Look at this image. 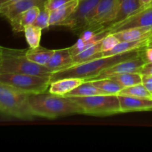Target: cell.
Instances as JSON below:
<instances>
[{
	"label": "cell",
	"instance_id": "cell-1",
	"mask_svg": "<svg viewBox=\"0 0 152 152\" xmlns=\"http://www.w3.org/2000/svg\"><path fill=\"white\" fill-rule=\"evenodd\" d=\"M29 104L34 117L55 119L83 114L81 107L71 97L53 94L50 92L29 95Z\"/></svg>",
	"mask_w": 152,
	"mask_h": 152
},
{
	"label": "cell",
	"instance_id": "cell-2",
	"mask_svg": "<svg viewBox=\"0 0 152 152\" xmlns=\"http://www.w3.org/2000/svg\"><path fill=\"white\" fill-rule=\"evenodd\" d=\"M142 49L134 50V51L123 53V54L92 59V60L70 67L67 69L53 73L50 76V83L55 80H59V79L67 78V77L83 79L85 81L91 80L97 77L105 69H107L109 67L121 61L138 55Z\"/></svg>",
	"mask_w": 152,
	"mask_h": 152
},
{
	"label": "cell",
	"instance_id": "cell-3",
	"mask_svg": "<svg viewBox=\"0 0 152 152\" xmlns=\"http://www.w3.org/2000/svg\"><path fill=\"white\" fill-rule=\"evenodd\" d=\"M29 95L0 82V112L16 118L32 119Z\"/></svg>",
	"mask_w": 152,
	"mask_h": 152
},
{
	"label": "cell",
	"instance_id": "cell-4",
	"mask_svg": "<svg viewBox=\"0 0 152 152\" xmlns=\"http://www.w3.org/2000/svg\"><path fill=\"white\" fill-rule=\"evenodd\" d=\"M25 50L4 48L0 65V74H25L51 76L53 73L46 66L32 62L25 56Z\"/></svg>",
	"mask_w": 152,
	"mask_h": 152
},
{
	"label": "cell",
	"instance_id": "cell-5",
	"mask_svg": "<svg viewBox=\"0 0 152 152\" xmlns=\"http://www.w3.org/2000/svg\"><path fill=\"white\" fill-rule=\"evenodd\" d=\"M0 82L28 94L45 93L49 89L50 76L0 74Z\"/></svg>",
	"mask_w": 152,
	"mask_h": 152
},
{
	"label": "cell",
	"instance_id": "cell-6",
	"mask_svg": "<svg viewBox=\"0 0 152 152\" xmlns=\"http://www.w3.org/2000/svg\"><path fill=\"white\" fill-rule=\"evenodd\" d=\"M71 98L81 107L83 114L106 116L122 113L117 95L99 94Z\"/></svg>",
	"mask_w": 152,
	"mask_h": 152
},
{
	"label": "cell",
	"instance_id": "cell-7",
	"mask_svg": "<svg viewBox=\"0 0 152 152\" xmlns=\"http://www.w3.org/2000/svg\"><path fill=\"white\" fill-rule=\"evenodd\" d=\"M119 3V0H100L88 18L85 30L98 31L106 27L114 19Z\"/></svg>",
	"mask_w": 152,
	"mask_h": 152
},
{
	"label": "cell",
	"instance_id": "cell-8",
	"mask_svg": "<svg viewBox=\"0 0 152 152\" xmlns=\"http://www.w3.org/2000/svg\"><path fill=\"white\" fill-rule=\"evenodd\" d=\"M134 28H152V7L141 9L122 22L112 25L103 31L95 32L105 34H114L123 30Z\"/></svg>",
	"mask_w": 152,
	"mask_h": 152
},
{
	"label": "cell",
	"instance_id": "cell-9",
	"mask_svg": "<svg viewBox=\"0 0 152 152\" xmlns=\"http://www.w3.org/2000/svg\"><path fill=\"white\" fill-rule=\"evenodd\" d=\"M99 1L100 0H79L75 11L61 26L67 27L74 33H82L85 31L88 18Z\"/></svg>",
	"mask_w": 152,
	"mask_h": 152
},
{
	"label": "cell",
	"instance_id": "cell-10",
	"mask_svg": "<svg viewBox=\"0 0 152 152\" xmlns=\"http://www.w3.org/2000/svg\"><path fill=\"white\" fill-rule=\"evenodd\" d=\"M145 64H146V62H145V59L142 56V50H141L140 53L137 55V56L121 61V62L109 67L107 69H105L97 77H95L94 79L91 80L103 78H110V77L120 75V74H126V73H139L140 70Z\"/></svg>",
	"mask_w": 152,
	"mask_h": 152
},
{
	"label": "cell",
	"instance_id": "cell-11",
	"mask_svg": "<svg viewBox=\"0 0 152 152\" xmlns=\"http://www.w3.org/2000/svg\"><path fill=\"white\" fill-rule=\"evenodd\" d=\"M47 1L48 0H13L1 5L0 13L9 21L33 7L37 6L42 8L44 7Z\"/></svg>",
	"mask_w": 152,
	"mask_h": 152
},
{
	"label": "cell",
	"instance_id": "cell-12",
	"mask_svg": "<svg viewBox=\"0 0 152 152\" xmlns=\"http://www.w3.org/2000/svg\"><path fill=\"white\" fill-rule=\"evenodd\" d=\"M122 113L152 110V99L117 95Z\"/></svg>",
	"mask_w": 152,
	"mask_h": 152
},
{
	"label": "cell",
	"instance_id": "cell-13",
	"mask_svg": "<svg viewBox=\"0 0 152 152\" xmlns=\"http://www.w3.org/2000/svg\"><path fill=\"white\" fill-rule=\"evenodd\" d=\"M149 39H146L138 40V41L120 42L115 47L113 48L111 50L103 52L100 51L95 54L94 56L93 59L123 54V53H129V52L134 51V50H141V49L147 47Z\"/></svg>",
	"mask_w": 152,
	"mask_h": 152
},
{
	"label": "cell",
	"instance_id": "cell-14",
	"mask_svg": "<svg viewBox=\"0 0 152 152\" xmlns=\"http://www.w3.org/2000/svg\"><path fill=\"white\" fill-rule=\"evenodd\" d=\"M73 65V56L69 48L55 50L53 56L45 65L52 73L67 69Z\"/></svg>",
	"mask_w": 152,
	"mask_h": 152
},
{
	"label": "cell",
	"instance_id": "cell-15",
	"mask_svg": "<svg viewBox=\"0 0 152 152\" xmlns=\"http://www.w3.org/2000/svg\"><path fill=\"white\" fill-rule=\"evenodd\" d=\"M142 8H141L139 0H123V1H120V3H119L115 16H114L112 21L106 27H105L102 29L94 31L98 32V31H103V30L106 29V28H109V27L112 26V25H116V24L119 23V22L126 19V18H128L129 16L133 14V13L139 11Z\"/></svg>",
	"mask_w": 152,
	"mask_h": 152
},
{
	"label": "cell",
	"instance_id": "cell-16",
	"mask_svg": "<svg viewBox=\"0 0 152 152\" xmlns=\"http://www.w3.org/2000/svg\"><path fill=\"white\" fill-rule=\"evenodd\" d=\"M40 9L41 8L39 7L35 6L10 19L9 23L13 32H23L27 27L34 25L37 16L39 13Z\"/></svg>",
	"mask_w": 152,
	"mask_h": 152
},
{
	"label": "cell",
	"instance_id": "cell-17",
	"mask_svg": "<svg viewBox=\"0 0 152 152\" xmlns=\"http://www.w3.org/2000/svg\"><path fill=\"white\" fill-rule=\"evenodd\" d=\"M84 81L83 79L74 77L59 79L50 83L48 92L59 96H65L66 94L78 87Z\"/></svg>",
	"mask_w": 152,
	"mask_h": 152
},
{
	"label": "cell",
	"instance_id": "cell-18",
	"mask_svg": "<svg viewBox=\"0 0 152 152\" xmlns=\"http://www.w3.org/2000/svg\"><path fill=\"white\" fill-rule=\"evenodd\" d=\"M78 4L79 0H70L61 7L52 10L50 16V26H61V25L74 13Z\"/></svg>",
	"mask_w": 152,
	"mask_h": 152
},
{
	"label": "cell",
	"instance_id": "cell-19",
	"mask_svg": "<svg viewBox=\"0 0 152 152\" xmlns=\"http://www.w3.org/2000/svg\"><path fill=\"white\" fill-rule=\"evenodd\" d=\"M120 42L138 41L150 39L152 37V28H134L114 33Z\"/></svg>",
	"mask_w": 152,
	"mask_h": 152
},
{
	"label": "cell",
	"instance_id": "cell-20",
	"mask_svg": "<svg viewBox=\"0 0 152 152\" xmlns=\"http://www.w3.org/2000/svg\"><path fill=\"white\" fill-rule=\"evenodd\" d=\"M55 50H50L39 46L36 48H29L25 50V56L28 59L38 65L45 66L53 56Z\"/></svg>",
	"mask_w": 152,
	"mask_h": 152
},
{
	"label": "cell",
	"instance_id": "cell-21",
	"mask_svg": "<svg viewBox=\"0 0 152 152\" xmlns=\"http://www.w3.org/2000/svg\"><path fill=\"white\" fill-rule=\"evenodd\" d=\"M104 94L99 88L96 87L90 80L84 81L81 85L74 88L64 96L67 97H86L95 95Z\"/></svg>",
	"mask_w": 152,
	"mask_h": 152
},
{
	"label": "cell",
	"instance_id": "cell-22",
	"mask_svg": "<svg viewBox=\"0 0 152 152\" xmlns=\"http://www.w3.org/2000/svg\"><path fill=\"white\" fill-rule=\"evenodd\" d=\"M104 94L118 95L123 88L111 78H103L90 80Z\"/></svg>",
	"mask_w": 152,
	"mask_h": 152
},
{
	"label": "cell",
	"instance_id": "cell-23",
	"mask_svg": "<svg viewBox=\"0 0 152 152\" xmlns=\"http://www.w3.org/2000/svg\"><path fill=\"white\" fill-rule=\"evenodd\" d=\"M101 42H102V39L98 41L97 42L94 43V45H92L91 46L88 48L87 49H86L83 51L79 53L78 54L75 55V56H73L72 66L78 65V64L83 63V62H88V61L92 60L94 56L101 51Z\"/></svg>",
	"mask_w": 152,
	"mask_h": 152
},
{
	"label": "cell",
	"instance_id": "cell-24",
	"mask_svg": "<svg viewBox=\"0 0 152 152\" xmlns=\"http://www.w3.org/2000/svg\"><path fill=\"white\" fill-rule=\"evenodd\" d=\"M110 78L118 83L123 88L142 83V74L138 72L126 73Z\"/></svg>",
	"mask_w": 152,
	"mask_h": 152
},
{
	"label": "cell",
	"instance_id": "cell-25",
	"mask_svg": "<svg viewBox=\"0 0 152 152\" xmlns=\"http://www.w3.org/2000/svg\"><path fill=\"white\" fill-rule=\"evenodd\" d=\"M42 29L32 25L28 26L24 31L26 41L30 48H36L40 46Z\"/></svg>",
	"mask_w": 152,
	"mask_h": 152
},
{
	"label": "cell",
	"instance_id": "cell-26",
	"mask_svg": "<svg viewBox=\"0 0 152 152\" xmlns=\"http://www.w3.org/2000/svg\"><path fill=\"white\" fill-rule=\"evenodd\" d=\"M118 95L152 99V94L147 90V88L143 86L142 83L134 85V86H130V87L124 88L120 91Z\"/></svg>",
	"mask_w": 152,
	"mask_h": 152
},
{
	"label": "cell",
	"instance_id": "cell-27",
	"mask_svg": "<svg viewBox=\"0 0 152 152\" xmlns=\"http://www.w3.org/2000/svg\"><path fill=\"white\" fill-rule=\"evenodd\" d=\"M50 10L46 8L45 7H42L40 9L39 13L38 14L35 22H34V25L42 30L45 28H48L50 26Z\"/></svg>",
	"mask_w": 152,
	"mask_h": 152
},
{
	"label": "cell",
	"instance_id": "cell-28",
	"mask_svg": "<svg viewBox=\"0 0 152 152\" xmlns=\"http://www.w3.org/2000/svg\"><path fill=\"white\" fill-rule=\"evenodd\" d=\"M120 42L114 34H108L101 42V51H107L115 47Z\"/></svg>",
	"mask_w": 152,
	"mask_h": 152
},
{
	"label": "cell",
	"instance_id": "cell-29",
	"mask_svg": "<svg viewBox=\"0 0 152 152\" xmlns=\"http://www.w3.org/2000/svg\"><path fill=\"white\" fill-rule=\"evenodd\" d=\"M96 42H94L85 41V40H83V39H81L80 37L75 44L71 46V47H69L70 52H71L72 56H75V55L78 54V53H80V52L83 51V50L87 49L88 48H89L90 46H91L92 45H94Z\"/></svg>",
	"mask_w": 152,
	"mask_h": 152
},
{
	"label": "cell",
	"instance_id": "cell-30",
	"mask_svg": "<svg viewBox=\"0 0 152 152\" xmlns=\"http://www.w3.org/2000/svg\"><path fill=\"white\" fill-rule=\"evenodd\" d=\"M69 1L70 0H48L45 4L44 7H45L46 8L48 9L51 12L52 10L61 7Z\"/></svg>",
	"mask_w": 152,
	"mask_h": 152
},
{
	"label": "cell",
	"instance_id": "cell-31",
	"mask_svg": "<svg viewBox=\"0 0 152 152\" xmlns=\"http://www.w3.org/2000/svg\"><path fill=\"white\" fill-rule=\"evenodd\" d=\"M142 83L152 94V75H142Z\"/></svg>",
	"mask_w": 152,
	"mask_h": 152
},
{
	"label": "cell",
	"instance_id": "cell-32",
	"mask_svg": "<svg viewBox=\"0 0 152 152\" xmlns=\"http://www.w3.org/2000/svg\"><path fill=\"white\" fill-rule=\"evenodd\" d=\"M142 55L146 63H152V47H145L142 49Z\"/></svg>",
	"mask_w": 152,
	"mask_h": 152
},
{
	"label": "cell",
	"instance_id": "cell-33",
	"mask_svg": "<svg viewBox=\"0 0 152 152\" xmlns=\"http://www.w3.org/2000/svg\"><path fill=\"white\" fill-rule=\"evenodd\" d=\"M139 73L142 75H152V63H146L140 70Z\"/></svg>",
	"mask_w": 152,
	"mask_h": 152
},
{
	"label": "cell",
	"instance_id": "cell-34",
	"mask_svg": "<svg viewBox=\"0 0 152 152\" xmlns=\"http://www.w3.org/2000/svg\"><path fill=\"white\" fill-rule=\"evenodd\" d=\"M139 1L142 9L152 7V0H139Z\"/></svg>",
	"mask_w": 152,
	"mask_h": 152
},
{
	"label": "cell",
	"instance_id": "cell-35",
	"mask_svg": "<svg viewBox=\"0 0 152 152\" xmlns=\"http://www.w3.org/2000/svg\"><path fill=\"white\" fill-rule=\"evenodd\" d=\"M4 48L0 47V65H1V60H2V59H3V55H4Z\"/></svg>",
	"mask_w": 152,
	"mask_h": 152
},
{
	"label": "cell",
	"instance_id": "cell-36",
	"mask_svg": "<svg viewBox=\"0 0 152 152\" xmlns=\"http://www.w3.org/2000/svg\"><path fill=\"white\" fill-rule=\"evenodd\" d=\"M13 1V0H0V4L1 5H4V4H7V3L10 2V1Z\"/></svg>",
	"mask_w": 152,
	"mask_h": 152
},
{
	"label": "cell",
	"instance_id": "cell-37",
	"mask_svg": "<svg viewBox=\"0 0 152 152\" xmlns=\"http://www.w3.org/2000/svg\"><path fill=\"white\" fill-rule=\"evenodd\" d=\"M147 47H152V37L150 38L149 41H148V45H147Z\"/></svg>",
	"mask_w": 152,
	"mask_h": 152
},
{
	"label": "cell",
	"instance_id": "cell-38",
	"mask_svg": "<svg viewBox=\"0 0 152 152\" xmlns=\"http://www.w3.org/2000/svg\"><path fill=\"white\" fill-rule=\"evenodd\" d=\"M1 4H0V12H1Z\"/></svg>",
	"mask_w": 152,
	"mask_h": 152
},
{
	"label": "cell",
	"instance_id": "cell-39",
	"mask_svg": "<svg viewBox=\"0 0 152 152\" xmlns=\"http://www.w3.org/2000/svg\"><path fill=\"white\" fill-rule=\"evenodd\" d=\"M123 1V0H119V1Z\"/></svg>",
	"mask_w": 152,
	"mask_h": 152
}]
</instances>
